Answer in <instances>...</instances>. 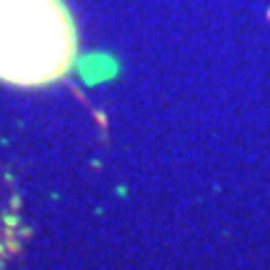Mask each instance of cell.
Instances as JSON below:
<instances>
[{
    "label": "cell",
    "instance_id": "6da1fadb",
    "mask_svg": "<svg viewBox=\"0 0 270 270\" xmlns=\"http://www.w3.org/2000/svg\"><path fill=\"white\" fill-rule=\"evenodd\" d=\"M78 33L63 0H0V80L38 88L75 60Z\"/></svg>",
    "mask_w": 270,
    "mask_h": 270
}]
</instances>
